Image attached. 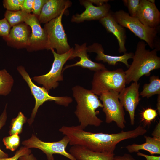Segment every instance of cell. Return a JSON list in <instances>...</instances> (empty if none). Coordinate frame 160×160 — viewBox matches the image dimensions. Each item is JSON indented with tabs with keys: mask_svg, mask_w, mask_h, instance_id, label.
Wrapping results in <instances>:
<instances>
[{
	"mask_svg": "<svg viewBox=\"0 0 160 160\" xmlns=\"http://www.w3.org/2000/svg\"><path fill=\"white\" fill-rule=\"evenodd\" d=\"M146 45L143 41L137 43L132 64L125 71L126 84L132 81L137 82L142 76H149L151 71L160 68V57L157 55L159 50L147 49Z\"/></svg>",
	"mask_w": 160,
	"mask_h": 160,
	"instance_id": "3",
	"label": "cell"
},
{
	"mask_svg": "<svg viewBox=\"0 0 160 160\" xmlns=\"http://www.w3.org/2000/svg\"><path fill=\"white\" fill-rule=\"evenodd\" d=\"M80 4L85 10L80 14H76L72 16L71 21L79 23L85 21L100 20L110 12L111 5L108 3L102 6H94L89 0L79 1Z\"/></svg>",
	"mask_w": 160,
	"mask_h": 160,
	"instance_id": "13",
	"label": "cell"
},
{
	"mask_svg": "<svg viewBox=\"0 0 160 160\" xmlns=\"http://www.w3.org/2000/svg\"><path fill=\"white\" fill-rule=\"evenodd\" d=\"M11 26L6 19L4 18L0 20V36L5 37L9 35Z\"/></svg>",
	"mask_w": 160,
	"mask_h": 160,
	"instance_id": "31",
	"label": "cell"
},
{
	"mask_svg": "<svg viewBox=\"0 0 160 160\" xmlns=\"http://www.w3.org/2000/svg\"><path fill=\"white\" fill-rule=\"evenodd\" d=\"M17 70L28 86L31 94L35 100L34 107L32 111L30 118L28 122L30 125L33 121L39 107L44 102L47 101H55L60 105L67 106L72 101L71 97L68 96L55 97L50 95L43 87H40L34 84L32 81L29 74L22 66H19Z\"/></svg>",
	"mask_w": 160,
	"mask_h": 160,
	"instance_id": "6",
	"label": "cell"
},
{
	"mask_svg": "<svg viewBox=\"0 0 160 160\" xmlns=\"http://www.w3.org/2000/svg\"><path fill=\"white\" fill-rule=\"evenodd\" d=\"M149 1H150V2L153 3V4H155V1L154 0H148Z\"/></svg>",
	"mask_w": 160,
	"mask_h": 160,
	"instance_id": "41",
	"label": "cell"
},
{
	"mask_svg": "<svg viewBox=\"0 0 160 160\" xmlns=\"http://www.w3.org/2000/svg\"><path fill=\"white\" fill-rule=\"evenodd\" d=\"M125 71L122 69L113 71L106 69L95 72L91 90L99 95L112 90L119 93L125 87Z\"/></svg>",
	"mask_w": 160,
	"mask_h": 160,
	"instance_id": "5",
	"label": "cell"
},
{
	"mask_svg": "<svg viewBox=\"0 0 160 160\" xmlns=\"http://www.w3.org/2000/svg\"><path fill=\"white\" fill-rule=\"evenodd\" d=\"M23 1L24 0H4L3 5L7 10L16 11L21 10Z\"/></svg>",
	"mask_w": 160,
	"mask_h": 160,
	"instance_id": "27",
	"label": "cell"
},
{
	"mask_svg": "<svg viewBox=\"0 0 160 160\" xmlns=\"http://www.w3.org/2000/svg\"><path fill=\"white\" fill-rule=\"evenodd\" d=\"M69 153L77 160H112L114 153L97 152L78 145L72 146Z\"/></svg>",
	"mask_w": 160,
	"mask_h": 160,
	"instance_id": "20",
	"label": "cell"
},
{
	"mask_svg": "<svg viewBox=\"0 0 160 160\" xmlns=\"http://www.w3.org/2000/svg\"><path fill=\"white\" fill-rule=\"evenodd\" d=\"M24 22L30 27L31 30L27 47L28 50L33 51L47 49V36L41 26L38 17L33 14H29Z\"/></svg>",
	"mask_w": 160,
	"mask_h": 160,
	"instance_id": "11",
	"label": "cell"
},
{
	"mask_svg": "<svg viewBox=\"0 0 160 160\" xmlns=\"http://www.w3.org/2000/svg\"><path fill=\"white\" fill-rule=\"evenodd\" d=\"M112 160H136L131 155L125 153L122 156H114Z\"/></svg>",
	"mask_w": 160,
	"mask_h": 160,
	"instance_id": "35",
	"label": "cell"
},
{
	"mask_svg": "<svg viewBox=\"0 0 160 160\" xmlns=\"http://www.w3.org/2000/svg\"><path fill=\"white\" fill-rule=\"evenodd\" d=\"M27 118L21 112L11 121L9 133L10 135L20 134L22 132L23 125L27 121Z\"/></svg>",
	"mask_w": 160,
	"mask_h": 160,
	"instance_id": "25",
	"label": "cell"
},
{
	"mask_svg": "<svg viewBox=\"0 0 160 160\" xmlns=\"http://www.w3.org/2000/svg\"><path fill=\"white\" fill-rule=\"evenodd\" d=\"M72 3L68 0H47L38 17L40 23H46L55 19L70 7Z\"/></svg>",
	"mask_w": 160,
	"mask_h": 160,
	"instance_id": "15",
	"label": "cell"
},
{
	"mask_svg": "<svg viewBox=\"0 0 160 160\" xmlns=\"http://www.w3.org/2000/svg\"><path fill=\"white\" fill-rule=\"evenodd\" d=\"M47 0H34L32 12L37 17L39 15L44 5Z\"/></svg>",
	"mask_w": 160,
	"mask_h": 160,
	"instance_id": "33",
	"label": "cell"
},
{
	"mask_svg": "<svg viewBox=\"0 0 160 160\" xmlns=\"http://www.w3.org/2000/svg\"><path fill=\"white\" fill-rule=\"evenodd\" d=\"M73 49V47L71 48L68 51L63 54H58L54 49H52L54 60L51 69L45 74L34 76L33 80L42 85L48 92L52 89L57 87L58 81L63 80L62 73L63 65L68 60H71Z\"/></svg>",
	"mask_w": 160,
	"mask_h": 160,
	"instance_id": "7",
	"label": "cell"
},
{
	"mask_svg": "<svg viewBox=\"0 0 160 160\" xmlns=\"http://www.w3.org/2000/svg\"><path fill=\"white\" fill-rule=\"evenodd\" d=\"M157 115L156 110L151 108L145 109L141 113L142 120L148 123L153 120Z\"/></svg>",
	"mask_w": 160,
	"mask_h": 160,
	"instance_id": "29",
	"label": "cell"
},
{
	"mask_svg": "<svg viewBox=\"0 0 160 160\" xmlns=\"http://www.w3.org/2000/svg\"><path fill=\"white\" fill-rule=\"evenodd\" d=\"M92 4H96L97 6H100L107 3L108 0H89Z\"/></svg>",
	"mask_w": 160,
	"mask_h": 160,
	"instance_id": "39",
	"label": "cell"
},
{
	"mask_svg": "<svg viewBox=\"0 0 160 160\" xmlns=\"http://www.w3.org/2000/svg\"><path fill=\"white\" fill-rule=\"evenodd\" d=\"M69 140L65 135L60 140L55 142L43 141L32 135L30 139L22 142L23 145L28 148H36L41 150L46 155L48 160H54L53 154L62 155L71 160H77L66 151Z\"/></svg>",
	"mask_w": 160,
	"mask_h": 160,
	"instance_id": "10",
	"label": "cell"
},
{
	"mask_svg": "<svg viewBox=\"0 0 160 160\" xmlns=\"http://www.w3.org/2000/svg\"><path fill=\"white\" fill-rule=\"evenodd\" d=\"M156 94L160 95V79L158 76L153 75L150 77L149 83L144 85L140 95L148 98Z\"/></svg>",
	"mask_w": 160,
	"mask_h": 160,
	"instance_id": "22",
	"label": "cell"
},
{
	"mask_svg": "<svg viewBox=\"0 0 160 160\" xmlns=\"http://www.w3.org/2000/svg\"><path fill=\"white\" fill-rule=\"evenodd\" d=\"M31 150L25 146L21 147L17 151L14 155L11 157L0 158V160H17L21 156L31 154Z\"/></svg>",
	"mask_w": 160,
	"mask_h": 160,
	"instance_id": "30",
	"label": "cell"
},
{
	"mask_svg": "<svg viewBox=\"0 0 160 160\" xmlns=\"http://www.w3.org/2000/svg\"><path fill=\"white\" fill-rule=\"evenodd\" d=\"M19 160H37L33 154L22 156L19 158Z\"/></svg>",
	"mask_w": 160,
	"mask_h": 160,
	"instance_id": "38",
	"label": "cell"
},
{
	"mask_svg": "<svg viewBox=\"0 0 160 160\" xmlns=\"http://www.w3.org/2000/svg\"><path fill=\"white\" fill-rule=\"evenodd\" d=\"M65 12H63L59 16L45 23L43 28L48 39L47 49H55L59 54L65 53L71 48L62 23V16Z\"/></svg>",
	"mask_w": 160,
	"mask_h": 160,
	"instance_id": "8",
	"label": "cell"
},
{
	"mask_svg": "<svg viewBox=\"0 0 160 160\" xmlns=\"http://www.w3.org/2000/svg\"><path fill=\"white\" fill-rule=\"evenodd\" d=\"M118 23L129 29L136 36L146 42L152 49L160 50V43L158 35L159 27L151 28L144 25L135 17L130 16L123 10L111 12Z\"/></svg>",
	"mask_w": 160,
	"mask_h": 160,
	"instance_id": "4",
	"label": "cell"
},
{
	"mask_svg": "<svg viewBox=\"0 0 160 160\" xmlns=\"http://www.w3.org/2000/svg\"><path fill=\"white\" fill-rule=\"evenodd\" d=\"M119 93L113 91L104 92L100 96L102 102L103 111L106 116L105 122L109 124L115 122L119 128L125 127V112L123 107L119 100Z\"/></svg>",
	"mask_w": 160,
	"mask_h": 160,
	"instance_id": "9",
	"label": "cell"
},
{
	"mask_svg": "<svg viewBox=\"0 0 160 160\" xmlns=\"http://www.w3.org/2000/svg\"><path fill=\"white\" fill-rule=\"evenodd\" d=\"M73 96L77 103L75 113L80 123L79 127L84 129L87 127L100 126L103 121L97 115L99 108H103V105L97 95L91 90L76 85L72 88Z\"/></svg>",
	"mask_w": 160,
	"mask_h": 160,
	"instance_id": "2",
	"label": "cell"
},
{
	"mask_svg": "<svg viewBox=\"0 0 160 160\" xmlns=\"http://www.w3.org/2000/svg\"><path fill=\"white\" fill-rule=\"evenodd\" d=\"M137 155L138 156H140L145 157L146 160H160V156H154L152 155H146L142 153L138 152Z\"/></svg>",
	"mask_w": 160,
	"mask_h": 160,
	"instance_id": "37",
	"label": "cell"
},
{
	"mask_svg": "<svg viewBox=\"0 0 160 160\" xmlns=\"http://www.w3.org/2000/svg\"><path fill=\"white\" fill-rule=\"evenodd\" d=\"M144 25L151 28L159 27L160 12L155 4L140 0L135 17Z\"/></svg>",
	"mask_w": 160,
	"mask_h": 160,
	"instance_id": "14",
	"label": "cell"
},
{
	"mask_svg": "<svg viewBox=\"0 0 160 160\" xmlns=\"http://www.w3.org/2000/svg\"><path fill=\"white\" fill-rule=\"evenodd\" d=\"M99 21L107 31L112 33L116 38L119 46V52L125 53L127 51L125 46L127 36L124 28L116 21L111 12Z\"/></svg>",
	"mask_w": 160,
	"mask_h": 160,
	"instance_id": "17",
	"label": "cell"
},
{
	"mask_svg": "<svg viewBox=\"0 0 160 160\" xmlns=\"http://www.w3.org/2000/svg\"><path fill=\"white\" fill-rule=\"evenodd\" d=\"M87 48L86 43L81 45L75 44L70 59L78 57L80 58V60L75 64L67 65L63 69L62 72L67 68L76 66L87 68L95 72L106 69L103 64L94 62L90 59L87 54Z\"/></svg>",
	"mask_w": 160,
	"mask_h": 160,
	"instance_id": "16",
	"label": "cell"
},
{
	"mask_svg": "<svg viewBox=\"0 0 160 160\" xmlns=\"http://www.w3.org/2000/svg\"><path fill=\"white\" fill-rule=\"evenodd\" d=\"M25 23H21L12 27L8 36L3 38L8 44H14L16 46L28 47L30 35Z\"/></svg>",
	"mask_w": 160,
	"mask_h": 160,
	"instance_id": "19",
	"label": "cell"
},
{
	"mask_svg": "<svg viewBox=\"0 0 160 160\" xmlns=\"http://www.w3.org/2000/svg\"><path fill=\"white\" fill-rule=\"evenodd\" d=\"M28 14L21 10L16 11L7 10L4 16L11 27H13L25 22Z\"/></svg>",
	"mask_w": 160,
	"mask_h": 160,
	"instance_id": "24",
	"label": "cell"
},
{
	"mask_svg": "<svg viewBox=\"0 0 160 160\" xmlns=\"http://www.w3.org/2000/svg\"><path fill=\"white\" fill-rule=\"evenodd\" d=\"M140 85L137 82H133L129 86L124 88L119 94V99L128 112L132 125L135 123V110L140 100L139 92Z\"/></svg>",
	"mask_w": 160,
	"mask_h": 160,
	"instance_id": "12",
	"label": "cell"
},
{
	"mask_svg": "<svg viewBox=\"0 0 160 160\" xmlns=\"http://www.w3.org/2000/svg\"><path fill=\"white\" fill-rule=\"evenodd\" d=\"M59 131L68 137L69 144L71 145H78L94 152L111 153H114L116 145L121 141L136 138L144 135L147 132V130L141 125L134 130L122 131L119 133L112 134L87 131L81 129L79 125L63 126Z\"/></svg>",
	"mask_w": 160,
	"mask_h": 160,
	"instance_id": "1",
	"label": "cell"
},
{
	"mask_svg": "<svg viewBox=\"0 0 160 160\" xmlns=\"http://www.w3.org/2000/svg\"><path fill=\"white\" fill-rule=\"evenodd\" d=\"M122 1L124 5L127 7L129 15L132 17H135L139 6L140 0H124Z\"/></svg>",
	"mask_w": 160,
	"mask_h": 160,
	"instance_id": "28",
	"label": "cell"
},
{
	"mask_svg": "<svg viewBox=\"0 0 160 160\" xmlns=\"http://www.w3.org/2000/svg\"><path fill=\"white\" fill-rule=\"evenodd\" d=\"M87 52H95L97 54L95 60L97 61H102L106 62L108 64L115 65L117 62H121L124 63L127 68L129 65L128 60L132 58L134 53L132 52L124 53L121 56H111L105 54L102 45L98 43H95L87 47Z\"/></svg>",
	"mask_w": 160,
	"mask_h": 160,
	"instance_id": "18",
	"label": "cell"
},
{
	"mask_svg": "<svg viewBox=\"0 0 160 160\" xmlns=\"http://www.w3.org/2000/svg\"><path fill=\"white\" fill-rule=\"evenodd\" d=\"M7 103L5 105L4 109L0 116V129L5 124L7 118ZM8 154L5 153L0 148V158H6L8 157Z\"/></svg>",
	"mask_w": 160,
	"mask_h": 160,
	"instance_id": "32",
	"label": "cell"
},
{
	"mask_svg": "<svg viewBox=\"0 0 160 160\" xmlns=\"http://www.w3.org/2000/svg\"><path fill=\"white\" fill-rule=\"evenodd\" d=\"M14 80L5 69L0 70V95L7 96L11 92Z\"/></svg>",
	"mask_w": 160,
	"mask_h": 160,
	"instance_id": "23",
	"label": "cell"
},
{
	"mask_svg": "<svg viewBox=\"0 0 160 160\" xmlns=\"http://www.w3.org/2000/svg\"><path fill=\"white\" fill-rule=\"evenodd\" d=\"M160 121L156 125L154 130L152 133L153 137L160 140Z\"/></svg>",
	"mask_w": 160,
	"mask_h": 160,
	"instance_id": "36",
	"label": "cell"
},
{
	"mask_svg": "<svg viewBox=\"0 0 160 160\" xmlns=\"http://www.w3.org/2000/svg\"><path fill=\"white\" fill-rule=\"evenodd\" d=\"M146 141L140 144H133L129 145L125 148L130 153L137 152L140 150H144L148 152L151 155L160 154V140L144 136Z\"/></svg>",
	"mask_w": 160,
	"mask_h": 160,
	"instance_id": "21",
	"label": "cell"
},
{
	"mask_svg": "<svg viewBox=\"0 0 160 160\" xmlns=\"http://www.w3.org/2000/svg\"><path fill=\"white\" fill-rule=\"evenodd\" d=\"M156 103L157 110L159 115L160 114V95H158Z\"/></svg>",
	"mask_w": 160,
	"mask_h": 160,
	"instance_id": "40",
	"label": "cell"
},
{
	"mask_svg": "<svg viewBox=\"0 0 160 160\" xmlns=\"http://www.w3.org/2000/svg\"><path fill=\"white\" fill-rule=\"evenodd\" d=\"M34 0H24L21 10L28 14L32 12Z\"/></svg>",
	"mask_w": 160,
	"mask_h": 160,
	"instance_id": "34",
	"label": "cell"
},
{
	"mask_svg": "<svg viewBox=\"0 0 160 160\" xmlns=\"http://www.w3.org/2000/svg\"><path fill=\"white\" fill-rule=\"evenodd\" d=\"M3 142L6 149L14 151L20 145V137L17 134L10 135L4 138Z\"/></svg>",
	"mask_w": 160,
	"mask_h": 160,
	"instance_id": "26",
	"label": "cell"
}]
</instances>
